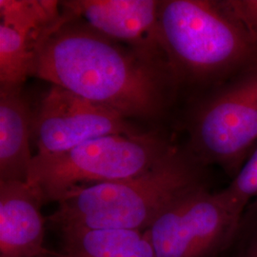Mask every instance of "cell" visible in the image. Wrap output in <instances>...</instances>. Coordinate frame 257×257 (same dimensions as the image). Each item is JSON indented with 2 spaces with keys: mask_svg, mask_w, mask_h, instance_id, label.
<instances>
[{
  "mask_svg": "<svg viewBox=\"0 0 257 257\" xmlns=\"http://www.w3.org/2000/svg\"><path fill=\"white\" fill-rule=\"evenodd\" d=\"M32 75L127 119L158 118L176 84L165 59L106 37L63 9L37 47Z\"/></svg>",
  "mask_w": 257,
  "mask_h": 257,
  "instance_id": "6da1fadb",
  "label": "cell"
},
{
  "mask_svg": "<svg viewBox=\"0 0 257 257\" xmlns=\"http://www.w3.org/2000/svg\"><path fill=\"white\" fill-rule=\"evenodd\" d=\"M209 188L206 166L192 154L172 149L141 175L84 189L57 204L47 217L57 235L85 230H146L169 207Z\"/></svg>",
  "mask_w": 257,
  "mask_h": 257,
  "instance_id": "7a4b0ae2",
  "label": "cell"
},
{
  "mask_svg": "<svg viewBox=\"0 0 257 257\" xmlns=\"http://www.w3.org/2000/svg\"><path fill=\"white\" fill-rule=\"evenodd\" d=\"M159 25L176 83L213 80L257 58V47L218 1H160Z\"/></svg>",
  "mask_w": 257,
  "mask_h": 257,
  "instance_id": "3957f363",
  "label": "cell"
},
{
  "mask_svg": "<svg viewBox=\"0 0 257 257\" xmlns=\"http://www.w3.org/2000/svg\"><path fill=\"white\" fill-rule=\"evenodd\" d=\"M172 149L152 133L94 138L62 153L36 155L27 183L44 204H58L92 186L141 175Z\"/></svg>",
  "mask_w": 257,
  "mask_h": 257,
  "instance_id": "277c9868",
  "label": "cell"
},
{
  "mask_svg": "<svg viewBox=\"0 0 257 257\" xmlns=\"http://www.w3.org/2000/svg\"><path fill=\"white\" fill-rule=\"evenodd\" d=\"M190 135L195 159L237 175L257 146V66L197 107Z\"/></svg>",
  "mask_w": 257,
  "mask_h": 257,
  "instance_id": "5b68a950",
  "label": "cell"
},
{
  "mask_svg": "<svg viewBox=\"0 0 257 257\" xmlns=\"http://www.w3.org/2000/svg\"><path fill=\"white\" fill-rule=\"evenodd\" d=\"M243 212L224 189L203 188L169 207L146 232L156 257H222Z\"/></svg>",
  "mask_w": 257,
  "mask_h": 257,
  "instance_id": "8992f818",
  "label": "cell"
},
{
  "mask_svg": "<svg viewBox=\"0 0 257 257\" xmlns=\"http://www.w3.org/2000/svg\"><path fill=\"white\" fill-rule=\"evenodd\" d=\"M138 133L119 113L55 85L33 111L32 143L37 155L66 152L94 138Z\"/></svg>",
  "mask_w": 257,
  "mask_h": 257,
  "instance_id": "52a82bcc",
  "label": "cell"
},
{
  "mask_svg": "<svg viewBox=\"0 0 257 257\" xmlns=\"http://www.w3.org/2000/svg\"><path fill=\"white\" fill-rule=\"evenodd\" d=\"M60 3L66 13L82 19L104 36L169 63L159 25L160 1L73 0Z\"/></svg>",
  "mask_w": 257,
  "mask_h": 257,
  "instance_id": "ba28073f",
  "label": "cell"
},
{
  "mask_svg": "<svg viewBox=\"0 0 257 257\" xmlns=\"http://www.w3.org/2000/svg\"><path fill=\"white\" fill-rule=\"evenodd\" d=\"M43 205L27 182L0 181V257H37L50 249Z\"/></svg>",
  "mask_w": 257,
  "mask_h": 257,
  "instance_id": "9c48e42d",
  "label": "cell"
},
{
  "mask_svg": "<svg viewBox=\"0 0 257 257\" xmlns=\"http://www.w3.org/2000/svg\"><path fill=\"white\" fill-rule=\"evenodd\" d=\"M32 121L21 89H0V181L27 182L34 159Z\"/></svg>",
  "mask_w": 257,
  "mask_h": 257,
  "instance_id": "30bf717a",
  "label": "cell"
},
{
  "mask_svg": "<svg viewBox=\"0 0 257 257\" xmlns=\"http://www.w3.org/2000/svg\"><path fill=\"white\" fill-rule=\"evenodd\" d=\"M65 257H156L146 230H85L58 235Z\"/></svg>",
  "mask_w": 257,
  "mask_h": 257,
  "instance_id": "8fae6325",
  "label": "cell"
},
{
  "mask_svg": "<svg viewBox=\"0 0 257 257\" xmlns=\"http://www.w3.org/2000/svg\"><path fill=\"white\" fill-rule=\"evenodd\" d=\"M54 28L19 20H1L0 89H21L28 76L32 75L37 47Z\"/></svg>",
  "mask_w": 257,
  "mask_h": 257,
  "instance_id": "7c38bea8",
  "label": "cell"
},
{
  "mask_svg": "<svg viewBox=\"0 0 257 257\" xmlns=\"http://www.w3.org/2000/svg\"><path fill=\"white\" fill-rule=\"evenodd\" d=\"M222 257H257V200L243 212L230 247Z\"/></svg>",
  "mask_w": 257,
  "mask_h": 257,
  "instance_id": "4fadbf2b",
  "label": "cell"
},
{
  "mask_svg": "<svg viewBox=\"0 0 257 257\" xmlns=\"http://www.w3.org/2000/svg\"><path fill=\"white\" fill-rule=\"evenodd\" d=\"M224 191L244 211L249 203L257 200V146L245 165Z\"/></svg>",
  "mask_w": 257,
  "mask_h": 257,
  "instance_id": "5bb4252c",
  "label": "cell"
},
{
  "mask_svg": "<svg viewBox=\"0 0 257 257\" xmlns=\"http://www.w3.org/2000/svg\"><path fill=\"white\" fill-rule=\"evenodd\" d=\"M218 3L257 47V0H223Z\"/></svg>",
  "mask_w": 257,
  "mask_h": 257,
  "instance_id": "9a60e30c",
  "label": "cell"
},
{
  "mask_svg": "<svg viewBox=\"0 0 257 257\" xmlns=\"http://www.w3.org/2000/svg\"><path fill=\"white\" fill-rule=\"evenodd\" d=\"M37 257H65L57 248H55V249H52V248H50L47 252L45 253H43V254H40V255H38Z\"/></svg>",
  "mask_w": 257,
  "mask_h": 257,
  "instance_id": "2e32d148",
  "label": "cell"
}]
</instances>
